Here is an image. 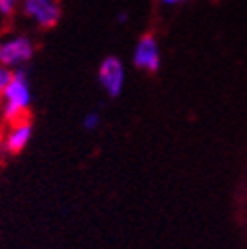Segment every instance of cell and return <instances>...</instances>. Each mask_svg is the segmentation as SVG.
<instances>
[{"mask_svg":"<svg viewBox=\"0 0 247 249\" xmlns=\"http://www.w3.org/2000/svg\"><path fill=\"white\" fill-rule=\"evenodd\" d=\"M182 2H186V0H160V4H164V6H176Z\"/></svg>","mask_w":247,"mask_h":249,"instance_id":"30bf717a","label":"cell"},{"mask_svg":"<svg viewBox=\"0 0 247 249\" xmlns=\"http://www.w3.org/2000/svg\"><path fill=\"white\" fill-rule=\"evenodd\" d=\"M32 137H34V124H32V121H30V119L12 123L10 129L4 135L2 148H4L6 154H10V157H16V154H20L30 144Z\"/></svg>","mask_w":247,"mask_h":249,"instance_id":"8992f818","label":"cell"},{"mask_svg":"<svg viewBox=\"0 0 247 249\" xmlns=\"http://www.w3.org/2000/svg\"><path fill=\"white\" fill-rule=\"evenodd\" d=\"M101 123H103L101 113L93 109V111H87V113L83 115V119H81V127H83L85 133H95V131H99Z\"/></svg>","mask_w":247,"mask_h":249,"instance_id":"52a82bcc","label":"cell"},{"mask_svg":"<svg viewBox=\"0 0 247 249\" xmlns=\"http://www.w3.org/2000/svg\"><path fill=\"white\" fill-rule=\"evenodd\" d=\"M133 66L139 71H146L150 75L160 71L162 53H160V44L154 34L146 32L137 40L133 48Z\"/></svg>","mask_w":247,"mask_h":249,"instance_id":"5b68a950","label":"cell"},{"mask_svg":"<svg viewBox=\"0 0 247 249\" xmlns=\"http://www.w3.org/2000/svg\"><path fill=\"white\" fill-rule=\"evenodd\" d=\"M117 20H119V22H121V24H123V22H127V20H129V16H127V14H125V12H121V14H119V18H117Z\"/></svg>","mask_w":247,"mask_h":249,"instance_id":"8fae6325","label":"cell"},{"mask_svg":"<svg viewBox=\"0 0 247 249\" xmlns=\"http://www.w3.org/2000/svg\"><path fill=\"white\" fill-rule=\"evenodd\" d=\"M97 83L109 99L121 97L127 83V73H125V64H123L119 55L103 57V61L97 68Z\"/></svg>","mask_w":247,"mask_h":249,"instance_id":"277c9868","label":"cell"},{"mask_svg":"<svg viewBox=\"0 0 247 249\" xmlns=\"http://www.w3.org/2000/svg\"><path fill=\"white\" fill-rule=\"evenodd\" d=\"M32 105V85L26 68L14 70L8 85L0 95V117L4 123L12 124L18 121L28 119V111Z\"/></svg>","mask_w":247,"mask_h":249,"instance_id":"6da1fadb","label":"cell"},{"mask_svg":"<svg viewBox=\"0 0 247 249\" xmlns=\"http://www.w3.org/2000/svg\"><path fill=\"white\" fill-rule=\"evenodd\" d=\"M10 77H12V71H10V70H6V68H2V66H0V95H2L4 87L8 85Z\"/></svg>","mask_w":247,"mask_h":249,"instance_id":"9c48e42d","label":"cell"},{"mask_svg":"<svg viewBox=\"0 0 247 249\" xmlns=\"http://www.w3.org/2000/svg\"><path fill=\"white\" fill-rule=\"evenodd\" d=\"M36 55V44L24 34H14L0 40V66L14 71L24 70Z\"/></svg>","mask_w":247,"mask_h":249,"instance_id":"7a4b0ae2","label":"cell"},{"mask_svg":"<svg viewBox=\"0 0 247 249\" xmlns=\"http://www.w3.org/2000/svg\"><path fill=\"white\" fill-rule=\"evenodd\" d=\"M22 16L38 30H52L61 20V0H20Z\"/></svg>","mask_w":247,"mask_h":249,"instance_id":"3957f363","label":"cell"},{"mask_svg":"<svg viewBox=\"0 0 247 249\" xmlns=\"http://www.w3.org/2000/svg\"><path fill=\"white\" fill-rule=\"evenodd\" d=\"M20 8V0H0V16H12Z\"/></svg>","mask_w":247,"mask_h":249,"instance_id":"ba28073f","label":"cell"}]
</instances>
